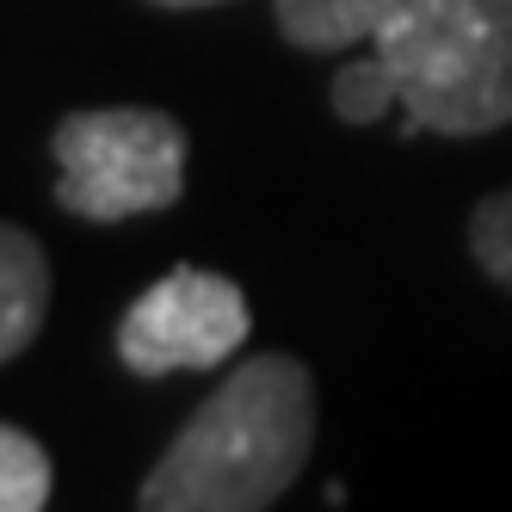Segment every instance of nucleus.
Returning a JSON list of instances; mask_svg holds the SVG:
<instances>
[{"instance_id": "obj_1", "label": "nucleus", "mask_w": 512, "mask_h": 512, "mask_svg": "<svg viewBox=\"0 0 512 512\" xmlns=\"http://www.w3.org/2000/svg\"><path fill=\"white\" fill-rule=\"evenodd\" d=\"M315 445V383L297 358L253 352L142 482L149 512H260L284 500Z\"/></svg>"}, {"instance_id": "obj_2", "label": "nucleus", "mask_w": 512, "mask_h": 512, "mask_svg": "<svg viewBox=\"0 0 512 512\" xmlns=\"http://www.w3.org/2000/svg\"><path fill=\"white\" fill-rule=\"evenodd\" d=\"M371 50L401 93V136L512 124V0H389Z\"/></svg>"}, {"instance_id": "obj_3", "label": "nucleus", "mask_w": 512, "mask_h": 512, "mask_svg": "<svg viewBox=\"0 0 512 512\" xmlns=\"http://www.w3.org/2000/svg\"><path fill=\"white\" fill-rule=\"evenodd\" d=\"M56 204L81 223H130L186 192V130L155 105L68 112L50 136Z\"/></svg>"}, {"instance_id": "obj_4", "label": "nucleus", "mask_w": 512, "mask_h": 512, "mask_svg": "<svg viewBox=\"0 0 512 512\" xmlns=\"http://www.w3.org/2000/svg\"><path fill=\"white\" fill-rule=\"evenodd\" d=\"M247 297L241 284L204 266H173L155 278L118 321V358L136 377H173V371H216L247 340Z\"/></svg>"}, {"instance_id": "obj_5", "label": "nucleus", "mask_w": 512, "mask_h": 512, "mask_svg": "<svg viewBox=\"0 0 512 512\" xmlns=\"http://www.w3.org/2000/svg\"><path fill=\"white\" fill-rule=\"evenodd\" d=\"M50 309V266L44 247L31 241L25 229L0 223V364L19 358L44 327Z\"/></svg>"}, {"instance_id": "obj_6", "label": "nucleus", "mask_w": 512, "mask_h": 512, "mask_svg": "<svg viewBox=\"0 0 512 512\" xmlns=\"http://www.w3.org/2000/svg\"><path fill=\"white\" fill-rule=\"evenodd\" d=\"M383 7L389 0H272V19L297 50L340 56V50H358L377 38Z\"/></svg>"}, {"instance_id": "obj_7", "label": "nucleus", "mask_w": 512, "mask_h": 512, "mask_svg": "<svg viewBox=\"0 0 512 512\" xmlns=\"http://www.w3.org/2000/svg\"><path fill=\"white\" fill-rule=\"evenodd\" d=\"M50 506V457L31 432L0 420V512H44Z\"/></svg>"}, {"instance_id": "obj_8", "label": "nucleus", "mask_w": 512, "mask_h": 512, "mask_svg": "<svg viewBox=\"0 0 512 512\" xmlns=\"http://www.w3.org/2000/svg\"><path fill=\"white\" fill-rule=\"evenodd\" d=\"M389 105H401V93H395V75H389V62L377 50L340 62V75H334V112L346 124H377V118H389Z\"/></svg>"}, {"instance_id": "obj_9", "label": "nucleus", "mask_w": 512, "mask_h": 512, "mask_svg": "<svg viewBox=\"0 0 512 512\" xmlns=\"http://www.w3.org/2000/svg\"><path fill=\"white\" fill-rule=\"evenodd\" d=\"M469 247H475V266L512 290V192L488 198L469 216Z\"/></svg>"}, {"instance_id": "obj_10", "label": "nucleus", "mask_w": 512, "mask_h": 512, "mask_svg": "<svg viewBox=\"0 0 512 512\" xmlns=\"http://www.w3.org/2000/svg\"><path fill=\"white\" fill-rule=\"evenodd\" d=\"M155 7H223V0H155Z\"/></svg>"}]
</instances>
